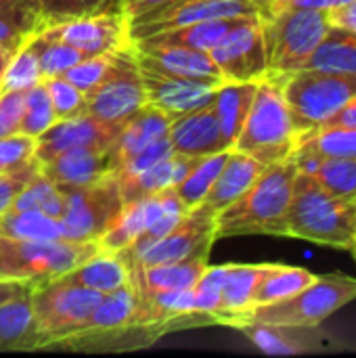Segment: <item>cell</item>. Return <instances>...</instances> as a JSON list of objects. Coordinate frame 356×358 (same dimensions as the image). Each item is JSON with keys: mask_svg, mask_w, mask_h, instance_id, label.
Here are the masks:
<instances>
[{"mask_svg": "<svg viewBox=\"0 0 356 358\" xmlns=\"http://www.w3.org/2000/svg\"><path fill=\"white\" fill-rule=\"evenodd\" d=\"M42 27L103 13H122V0H40ZM124 15V13H122Z\"/></svg>", "mask_w": 356, "mask_h": 358, "instance_id": "obj_38", "label": "cell"}, {"mask_svg": "<svg viewBox=\"0 0 356 358\" xmlns=\"http://www.w3.org/2000/svg\"><path fill=\"white\" fill-rule=\"evenodd\" d=\"M302 69L356 73V31L332 23Z\"/></svg>", "mask_w": 356, "mask_h": 358, "instance_id": "obj_30", "label": "cell"}, {"mask_svg": "<svg viewBox=\"0 0 356 358\" xmlns=\"http://www.w3.org/2000/svg\"><path fill=\"white\" fill-rule=\"evenodd\" d=\"M103 294L69 283L63 277L36 285L29 292L34 329L25 350L55 348L61 340L78 334Z\"/></svg>", "mask_w": 356, "mask_h": 358, "instance_id": "obj_4", "label": "cell"}, {"mask_svg": "<svg viewBox=\"0 0 356 358\" xmlns=\"http://www.w3.org/2000/svg\"><path fill=\"white\" fill-rule=\"evenodd\" d=\"M40 170V164L34 159L25 162L23 166L15 168V170H8V172H2L0 174V216L10 210L13 206V199L17 197V193L27 185V180Z\"/></svg>", "mask_w": 356, "mask_h": 358, "instance_id": "obj_48", "label": "cell"}, {"mask_svg": "<svg viewBox=\"0 0 356 358\" xmlns=\"http://www.w3.org/2000/svg\"><path fill=\"white\" fill-rule=\"evenodd\" d=\"M0 281H2V279H0Z\"/></svg>", "mask_w": 356, "mask_h": 358, "instance_id": "obj_59", "label": "cell"}, {"mask_svg": "<svg viewBox=\"0 0 356 358\" xmlns=\"http://www.w3.org/2000/svg\"><path fill=\"white\" fill-rule=\"evenodd\" d=\"M258 8V17L266 19L285 8H334L338 0H252Z\"/></svg>", "mask_w": 356, "mask_h": 358, "instance_id": "obj_50", "label": "cell"}, {"mask_svg": "<svg viewBox=\"0 0 356 358\" xmlns=\"http://www.w3.org/2000/svg\"><path fill=\"white\" fill-rule=\"evenodd\" d=\"M42 84L50 96L57 120L76 117L86 111V94L78 86H73L69 80H65L63 76L42 78Z\"/></svg>", "mask_w": 356, "mask_h": 358, "instance_id": "obj_43", "label": "cell"}, {"mask_svg": "<svg viewBox=\"0 0 356 358\" xmlns=\"http://www.w3.org/2000/svg\"><path fill=\"white\" fill-rule=\"evenodd\" d=\"M266 50V76L285 78L304 67L329 29V8H285L260 19Z\"/></svg>", "mask_w": 356, "mask_h": 358, "instance_id": "obj_7", "label": "cell"}, {"mask_svg": "<svg viewBox=\"0 0 356 358\" xmlns=\"http://www.w3.org/2000/svg\"><path fill=\"white\" fill-rule=\"evenodd\" d=\"M34 329L29 294L0 304V350H25Z\"/></svg>", "mask_w": 356, "mask_h": 358, "instance_id": "obj_36", "label": "cell"}, {"mask_svg": "<svg viewBox=\"0 0 356 358\" xmlns=\"http://www.w3.org/2000/svg\"><path fill=\"white\" fill-rule=\"evenodd\" d=\"M57 122V113L52 109L50 96L42 84V80L27 88L25 92V105H23V117L19 132L38 138L42 132H46Z\"/></svg>", "mask_w": 356, "mask_h": 358, "instance_id": "obj_40", "label": "cell"}, {"mask_svg": "<svg viewBox=\"0 0 356 358\" xmlns=\"http://www.w3.org/2000/svg\"><path fill=\"white\" fill-rule=\"evenodd\" d=\"M239 19L241 17L199 21V23L183 25V27H174V29H166V31L141 38L132 44H141V46H185V48L210 52Z\"/></svg>", "mask_w": 356, "mask_h": 358, "instance_id": "obj_28", "label": "cell"}, {"mask_svg": "<svg viewBox=\"0 0 356 358\" xmlns=\"http://www.w3.org/2000/svg\"><path fill=\"white\" fill-rule=\"evenodd\" d=\"M141 76H143L145 92H147V103L155 107L157 111H162L170 120V124L195 109L210 105L220 86V84H210V82L172 78V76H164V73L143 69V67H141Z\"/></svg>", "mask_w": 356, "mask_h": 358, "instance_id": "obj_16", "label": "cell"}, {"mask_svg": "<svg viewBox=\"0 0 356 358\" xmlns=\"http://www.w3.org/2000/svg\"><path fill=\"white\" fill-rule=\"evenodd\" d=\"M229 153H231V149L220 151V153H214V155L201 157V159L193 166V170L174 187V193L178 195V199L185 203L187 210H193V208H197V206L204 201V197H206L208 191L212 189L216 176L220 174V170H222V166H225Z\"/></svg>", "mask_w": 356, "mask_h": 358, "instance_id": "obj_35", "label": "cell"}, {"mask_svg": "<svg viewBox=\"0 0 356 358\" xmlns=\"http://www.w3.org/2000/svg\"><path fill=\"white\" fill-rule=\"evenodd\" d=\"M225 82H258L266 76V50L258 15L241 17L210 50Z\"/></svg>", "mask_w": 356, "mask_h": 358, "instance_id": "obj_12", "label": "cell"}, {"mask_svg": "<svg viewBox=\"0 0 356 358\" xmlns=\"http://www.w3.org/2000/svg\"><path fill=\"white\" fill-rule=\"evenodd\" d=\"M296 145L298 132L292 122L281 78L264 76L258 80L250 113L233 149L271 166L290 159Z\"/></svg>", "mask_w": 356, "mask_h": 358, "instance_id": "obj_3", "label": "cell"}, {"mask_svg": "<svg viewBox=\"0 0 356 358\" xmlns=\"http://www.w3.org/2000/svg\"><path fill=\"white\" fill-rule=\"evenodd\" d=\"M101 252L97 241H17L0 235V279L34 287L55 281Z\"/></svg>", "mask_w": 356, "mask_h": 358, "instance_id": "obj_5", "label": "cell"}, {"mask_svg": "<svg viewBox=\"0 0 356 358\" xmlns=\"http://www.w3.org/2000/svg\"><path fill=\"white\" fill-rule=\"evenodd\" d=\"M332 126H350V128H356V99H353L348 105H344L336 115H332L321 128H332Z\"/></svg>", "mask_w": 356, "mask_h": 358, "instance_id": "obj_54", "label": "cell"}, {"mask_svg": "<svg viewBox=\"0 0 356 358\" xmlns=\"http://www.w3.org/2000/svg\"><path fill=\"white\" fill-rule=\"evenodd\" d=\"M145 105L147 92L136 61V50L130 44L115 52L111 73L90 94H86V113L122 128Z\"/></svg>", "mask_w": 356, "mask_h": 358, "instance_id": "obj_10", "label": "cell"}, {"mask_svg": "<svg viewBox=\"0 0 356 358\" xmlns=\"http://www.w3.org/2000/svg\"><path fill=\"white\" fill-rule=\"evenodd\" d=\"M29 38L13 55V59L8 63L4 76H2L0 90H27L29 86H34V84H38L42 80L40 63H38L36 50L29 44Z\"/></svg>", "mask_w": 356, "mask_h": 358, "instance_id": "obj_41", "label": "cell"}, {"mask_svg": "<svg viewBox=\"0 0 356 358\" xmlns=\"http://www.w3.org/2000/svg\"><path fill=\"white\" fill-rule=\"evenodd\" d=\"M329 21L334 25L348 27V29L356 31V0L329 8Z\"/></svg>", "mask_w": 356, "mask_h": 358, "instance_id": "obj_52", "label": "cell"}, {"mask_svg": "<svg viewBox=\"0 0 356 358\" xmlns=\"http://www.w3.org/2000/svg\"><path fill=\"white\" fill-rule=\"evenodd\" d=\"M264 168H266L264 164L250 157L248 153L231 149L220 174L216 176L212 189L208 191L204 201L197 206V210L216 218L225 208L235 203L256 182V178L260 176Z\"/></svg>", "mask_w": 356, "mask_h": 358, "instance_id": "obj_22", "label": "cell"}, {"mask_svg": "<svg viewBox=\"0 0 356 358\" xmlns=\"http://www.w3.org/2000/svg\"><path fill=\"white\" fill-rule=\"evenodd\" d=\"M25 92L27 90H0V138L19 132Z\"/></svg>", "mask_w": 356, "mask_h": 358, "instance_id": "obj_49", "label": "cell"}, {"mask_svg": "<svg viewBox=\"0 0 356 358\" xmlns=\"http://www.w3.org/2000/svg\"><path fill=\"white\" fill-rule=\"evenodd\" d=\"M65 212L61 216L63 239L97 241L113 227L124 210V199L115 176H105L97 182L67 189Z\"/></svg>", "mask_w": 356, "mask_h": 358, "instance_id": "obj_9", "label": "cell"}, {"mask_svg": "<svg viewBox=\"0 0 356 358\" xmlns=\"http://www.w3.org/2000/svg\"><path fill=\"white\" fill-rule=\"evenodd\" d=\"M269 264H227L220 308H218V325L231 327L237 319L248 315L254 308V292Z\"/></svg>", "mask_w": 356, "mask_h": 358, "instance_id": "obj_25", "label": "cell"}, {"mask_svg": "<svg viewBox=\"0 0 356 358\" xmlns=\"http://www.w3.org/2000/svg\"><path fill=\"white\" fill-rule=\"evenodd\" d=\"M176 2H185V0H172L170 4H176ZM170 4H168V6H170Z\"/></svg>", "mask_w": 356, "mask_h": 358, "instance_id": "obj_57", "label": "cell"}, {"mask_svg": "<svg viewBox=\"0 0 356 358\" xmlns=\"http://www.w3.org/2000/svg\"><path fill=\"white\" fill-rule=\"evenodd\" d=\"M0 19L25 34H36L42 29L40 0H0Z\"/></svg>", "mask_w": 356, "mask_h": 358, "instance_id": "obj_45", "label": "cell"}, {"mask_svg": "<svg viewBox=\"0 0 356 358\" xmlns=\"http://www.w3.org/2000/svg\"><path fill=\"white\" fill-rule=\"evenodd\" d=\"M353 300H356V279L344 275H323L290 298L254 306L231 327H239L243 323L319 327L327 317Z\"/></svg>", "mask_w": 356, "mask_h": 358, "instance_id": "obj_8", "label": "cell"}, {"mask_svg": "<svg viewBox=\"0 0 356 358\" xmlns=\"http://www.w3.org/2000/svg\"><path fill=\"white\" fill-rule=\"evenodd\" d=\"M206 266H208L206 256L193 258V260L170 262V264H155V266L130 271V281L141 298L168 294V292H183V289L195 287Z\"/></svg>", "mask_w": 356, "mask_h": 358, "instance_id": "obj_24", "label": "cell"}, {"mask_svg": "<svg viewBox=\"0 0 356 358\" xmlns=\"http://www.w3.org/2000/svg\"><path fill=\"white\" fill-rule=\"evenodd\" d=\"M294 159L300 157H344L356 159V128L332 126L321 128L308 136H302L292 153Z\"/></svg>", "mask_w": 356, "mask_h": 358, "instance_id": "obj_33", "label": "cell"}, {"mask_svg": "<svg viewBox=\"0 0 356 358\" xmlns=\"http://www.w3.org/2000/svg\"><path fill=\"white\" fill-rule=\"evenodd\" d=\"M0 235L17 241H52L63 239L59 218L46 216L38 210H6L0 216Z\"/></svg>", "mask_w": 356, "mask_h": 358, "instance_id": "obj_32", "label": "cell"}, {"mask_svg": "<svg viewBox=\"0 0 356 358\" xmlns=\"http://www.w3.org/2000/svg\"><path fill=\"white\" fill-rule=\"evenodd\" d=\"M170 143L176 155L206 157L231 149L225 143L220 124L214 111V101L201 109H195L170 124Z\"/></svg>", "mask_w": 356, "mask_h": 358, "instance_id": "obj_20", "label": "cell"}, {"mask_svg": "<svg viewBox=\"0 0 356 358\" xmlns=\"http://www.w3.org/2000/svg\"><path fill=\"white\" fill-rule=\"evenodd\" d=\"M65 281L94 289L99 294H111L124 285H130V271L126 266V262L120 258V254L115 252H97L92 258H88L86 262H82L80 266H76L73 271H69L67 275H63Z\"/></svg>", "mask_w": 356, "mask_h": 358, "instance_id": "obj_27", "label": "cell"}, {"mask_svg": "<svg viewBox=\"0 0 356 358\" xmlns=\"http://www.w3.org/2000/svg\"><path fill=\"white\" fill-rule=\"evenodd\" d=\"M29 36L31 34H25L19 27H15L13 23L0 19V42H4V44H23Z\"/></svg>", "mask_w": 356, "mask_h": 358, "instance_id": "obj_55", "label": "cell"}, {"mask_svg": "<svg viewBox=\"0 0 356 358\" xmlns=\"http://www.w3.org/2000/svg\"><path fill=\"white\" fill-rule=\"evenodd\" d=\"M118 132V126L105 124L84 111L76 117L57 120L46 132H42L36 138L34 157L38 164H44L73 147H107L113 143Z\"/></svg>", "mask_w": 356, "mask_h": 358, "instance_id": "obj_17", "label": "cell"}, {"mask_svg": "<svg viewBox=\"0 0 356 358\" xmlns=\"http://www.w3.org/2000/svg\"><path fill=\"white\" fill-rule=\"evenodd\" d=\"M245 15H258V8L252 0H185V2L170 4L147 19L130 23L128 36L130 42H136L141 38L166 29H174L199 21L231 19V17H245Z\"/></svg>", "mask_w": 356, "mask_h": 358, "instance_id": "obj_15", "label": "cell"}, {"mask_svg": "<svg viewBox=\"0 0 356 358\" xmlns=\"http://www.w3.org/2000/svg\"><path fill=\"white\" fill-rule=\"evenodd\" d=\"M170 155H174L172 143H170V136H164V138H159V141H155V143L143 147L141 151L132 153L128 159H124L122 166L118 168L115 176H120V174H134V172L147 170V168L155 166L157 162L170 157Z\"/></svg>", "mask_w": 356, "mask_h": 358, "instance_id": "obj_47", "label": "cell"}, {"mask_svg": "<svg viewBox=\"0 0 356 358\" xmlns=\"http://www.w3.org/2000/svg\"><path fill=\"white\" fill-rule=\"evenodd\" d=\"M214 241H216V218L193 208L170 233H166L149 248L136 254H124V252H115V254H120L128 271H134L155 264L193 260L201 256L208 258Z\"/></svg>", "mask_w": 356, "mask_h": 358, "instance_id": "obj_11", "label": "cell"}, {"mask_svg": "<svg viewBox=\"0 0 356 358\" xmlns=\"http://www.w3.org/2000/svg\"><path fill=\"white\" fill-rule=\"evenodd\" d=\"M294 162L298 170L311 174L329 195L344 201H356V159L300 157Z\"/></svg>", "mask_w": 356, "mask_h": 358, "instance_id": "obj_31", "label": "cell"}, {"mask_svg": "<svg viewBox=\"0 0 356 358\" xmlns=\"http://www.w3.org/2000/svg\"><path fill=\"white\" fill-rule=\"evenodd\" d=\"M298 141L317 132L332 115L356 99V73L298 69L281 78Z\"/></svg>", "mask_w": 356, "mask_h": 358, "instance_id": "obj_6", "label": "cell"}, {"mask_svg": "<svg viewBox=\"0 0 356 358\" xmlns=\"http://www.w3.org/2000/svg\"><path fill=\"white\" fill-rule=\"evenodd\" d=\"M29 44L36 50L42 78L63 76L69 67H73L76 63H80L82 59H86L73 46H69L65 42H59V40H52V38H46L40 31H36L29 38Z\"/></svg>", "mask_w": 356, "mask_h": 358, "instance_id": "obj_39", "label": "cell"}, {"mask_svg": "<svg viewBox=\"0 0 356 358\" xmlns=\"http://www.w3.org/2000/svg\"><path fill=\"white\" fill-rule=\"evenodd\" d=\"M235 329H239L260 352L271 357L308 355L327 346V336L319 327L243 323Z\"/></svg>", "mask_w": 356, "mask_h": 358, "instance_id": "obj_21", "label": "cell"}, {"mask_svg": "<svg viewBox=\"0 0 356 358\" xmlns=\"http://www.w3.org/2000/svg\"><path fill=\"white\" fill-rule=\"evenodd\" d=\"M31 289H34V285L27 281H0V304L21 298V296H27Z\"/></svg>", "mask_w": 356, "mask_h": 358, "instance_id": "obj_53", "label": "cell"}, {"mask_svg": "<svg viewBox=\"0 0 356 358\" xmlns=\"http://www.w3.org/2000/svg\"><path fill=\"white\" fill-rule=\"evenodd\" d=\"M350 252H353V254H355V260H356V241H355V248H353V250H350Z\"/></svg>", "mask_w": 356, "mask_h": 358, "instance_id": "obj_58", "label": "cell"}, {"mask_svg": "<svg viewBox=\"0 0 356 358\" xmlns=\"http://www.w3.org/2000/svg\"><path fill=\"white\" fill-rule=\"evenodd\" d=\"M227 264L222 266H206L201 277L197 279L193 287V306L195 313L201 317H208L214 325H218V308H220V294H222V281H225Z\"/></svg>", "mask_w": 356, "mask_h": 358, "instance_id": "obj_42", "label": "cell"}, {"mask_svg": "<svg viewBox=\"0 0 356 358\" xmlns=\"http://www.w3.org/2000/svg\"><path fill=\"white\" fill-rule=\"evenodd\" d=\"M258 82H222L214 96V111L225 143L233 149L250 113Z\"/></svg>", "mask_w": 356, "mask_h": 358, "instance_id": "obj_29", "label": "cell"}, {"mask_svg": "<svg viewBox=\"0 0 356 358\" xmlns=\"http://www.w3.org/2000/svg\"><path fill=\"white\" fill-rule=\"evenodd\" d=\"M172 0H122V13L130 23H136L141 19H147L159 10H164Z\"/></svg>", "mask_w": 356, "mask_h": 358, "instance_id": "obj_51", "label": "cell"}, {"mask_svg": "<svg viewBox=\"0 0 356 358\" xmlns=\"http://www.w3.org/2000/svg\"><path fill=\"white\" fill-rule=\"evenodd\" d=\"M10 208L13 210H38L46 216L61 220L65 212V193L38 170L27 180V185L17 193Z\"/></svg>", "mask_w": 356, "mask_h": 358, "instance_id": "obj_37", "label": "cell"}, {"mask_svg": "<svg viewBox=\"0 0 356 358\" xmlns=\"http://www.w3.org/2000/svg\"><path fill=\"white\" fill-rule=\"evenodd\" d=\"M187 212L189 210L178 199L174 189H166L155 195L124 203L122 214L118 216L113 227L99 239V245L105 252H122L130 248L151 227H176L187 216Z\"/></svg>", "mask_w": 356, "mask_h": 358, "instance_id": "obj_13", "label": "cell"}, {"mask_svg": "<svg viewBox=\"0 0 356 358\" xmlns=\"http://www.w3.org/2000/svg\"><path fill=\"white\" fill-rule=\"evenodd\" d=\"M34 151H36L34 136H27L23 132L2 136L0 138V174L15 170L23 166L25 162L34 159Z\"/></svg>", "mask_w": 356, "mask_h": 358, "instance_id": "obj_46", "label": "cell"}, {"mask_svg": "<svg viewBox=\"0 0 356 358\" xmlns=\"http://www.w3.org/2000/svg\"><path fill=\"white\" fill-rule=\"evenodd\" d=\"M19 46L21 44H4V42H0V82H2V76H4V71H6V67H8V63H10V59H13V55L17 52Z\"/></svg>", "mask_w": 356, "mask_h": 358, "instance_id": "obj_56", "label": "cell"}, {"mask_svg": "<svg viewBox=\"0 0 356 358\" xmlns=\"http://www.w3.org/2000/svg\"><path fill=\"white\" fill-rule=\"evenodd\" d=\"M40 34L73 46L84 57L113 52L132 44L128 36V19L122 13H103L52 23L42 27Z\"/></svg>", "mask_w": 356, "mask_h": 358, "instance_id": "obj_14", "label": "cell"}, {"mask_svg": "<svg viewBox=\"0 0 356 358\" xmlns=\"http://www.w3.org/2000/svg\"><path fill=\"white\" fill-rule=\"evenodd\" d=\"M170 132V120L157 111L155 107H151L149 103L134 113L118 132V136L111 143V151H113V159H115V172L122 166L124 159H128L132 153L141 151L143 147L168 136ZM113 172V176H115Z\"/></svg>", "mask_w": 356, "mask_h": 358, "instance_id": "obj_26", "label": "cell"}, {"mask_svg": "<svg viewBox=\"0 0 356 358\" xmlns=\"http://www.w3.org/2000/svg\"><path fill=\"white\" fill-rule=\"evenodd\" d=\"M199 159L201 157H187V155H176L174 153V155L157 162L155 166H151L147 170L115 176L124 203L155 195V193L166 191V189H174L193 170V166Z\"/></svg>", "mask_w": 356, "mask_h": 358, "instance_id": "obj_23", "label": "cell"}, {"mask_svg": "<svg viewBox=\"0 0 356 358\" xmlns=\"http://www.w3.org/2000/svg\"><path fill=\"white\" fill-rule=\"evenodd\" d=\"M132 46L136 50V61L143 69L183 80H197L210 84L225 82L216 63L206 50H193L185 46Z\"/></svg>", "mask_w": 356, "mask_h": 358, "instance_id": "obj_19", "label": "cell"}, {"mask_svg": "<svg viewBox=\"0 0 356 358\" xmlns=\"http://www.w3.org/2000/svg\"><path fill=\"white\" fill-rule=\"evenodd\" d=\"M115 52H105V55H97V57H86L80 63H76L73 67H69L63 78L69 80L73 86H78L84 94H90L113 69L115 63Z\"/></svg>", "mask_w": 356, "mask_h": 358, "instance_id": "obj_44", "label": "cell"}, {"mask_svg": "<svg viewBox=\"0 0 356 358\" xmlns=\"http://www.w3.org/2000/svg\"><path fill=\"white\" fill-rule=\"evenodd\" d=\"M40 172L61 191H67V189L97 182L105 176H113L115 159H113L111 145L73 147L40 164Z\"/></svg>", "mask_w": 356, "mask_h": 358, "instance_id": "obj_18", "label": "cell"}, {"mask_svg": "<svg viewBox=\"0 0 356 358\" xmlns=\"http://www.w3.org/2000/svg\"><path fill=\"white\" fill-rule=\"evenodd\" d=\"M285 237L353 250L356 241V201L329 195L311 174L298 170L285 218Z\"/></svg>", "mask_w": 356, "mask_h": 358, "instance_id": "obj_2", "label": "cell"}, {"mask_svg": "<svg viewBox=\"0 0 356 358\" xmlns=\"http://www.w3.org/2000/svg\"><path fill=\"white\" fill-rule=\"evenodd\" d=\"M298 166L292 157L266 166L256 182L216 216V239L235 235L285 237V218Z\"/></svg>", "mask_w": 356, "mask_h": 358, "instance_id": "obj_1", "label": "cell"}, {"mask_svg": "<svg viewBox=\"0 0 356 358\" xmlns=\"http://www.w3.org/2000/svg\"><path fill=\"white\" fill-rule=\"evenodd\" d=\"M319 275L311 273L308 268L300 266H285V264H269L266 273L256 285L254 292V306L279 302L283 298H290L304 289L308 283H313Z\"/></svg>", "mask_w": 356, "mask_h": 358, "instance_id": "obj_34", "label": "cell"}]
</instances>
